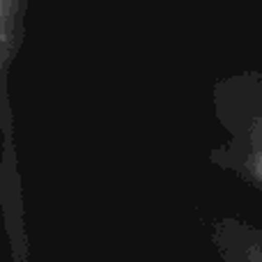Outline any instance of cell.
Listing matches in <instances>:
<instances>
[{
    "mask_svg": "<svg viewBox=\"0 0 262 262\" xmlns=\"http://www.w3.org/2000/svg\"><path fill=\"white\" fill-rule=\"evenodd\" d=\"M28 0H0V92H9V74L26 37Z\"/></svg>",
    "mask_w": 262,
    "mask_h": 262,
    "instance_id": "cell-1",
    "label": "cell"
}]
</instances>
